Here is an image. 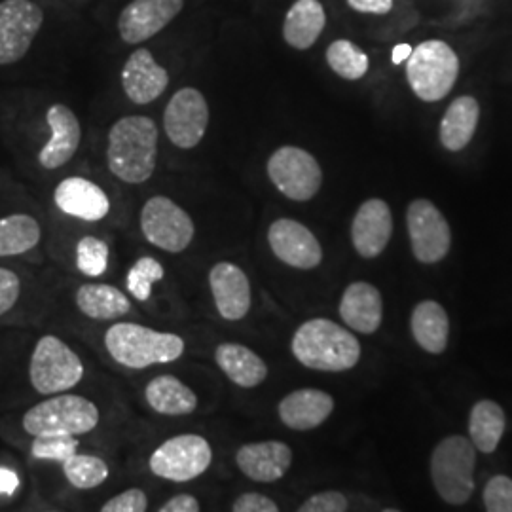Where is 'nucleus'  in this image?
<instances>
[{
	"label": "nucleus",
	"mask_w": 512,
	"mask_h": 512,
	"mask_svg": "<svg viewBox=\"0 0 512 512\" xmlns=\"http://www.w3.org/2000/svg\"><path fill=\"white\" fill-rule=\"evenodd\" d=\"M158 139V126L148 116L131 114L114 122L107 147L110 173L122 183H147L156 171Z\"/></svg>",
	"instance_id": "nucleus-1"
},
{
	"label": "nucleus",
	"mask_w": 512,
	"mask_h": 512,
	"mask_svg": "<svg viewBox=\"0 0 512 512\" xmlns=\"http://www.w3.org/2000/svg\"><path fill=\"white\" fill-rule=\"evenodd\" d=\"M293 355L300 365L321 372H344L359 363V340L330 319H310L294 332Z\"/></svg>",
	"instance_id": "nucleus-2"
},
{
	"label": "nucleus",
	"mask_w": 512,
	"mask_h": 512,
	"mask_svg": "<svg viewBox=\"0 0 512 512\" xmlns=\"http://www.w3.org/2000/svg\"><path fill=\"white\" fill-rule=\"evenodd\" d=\"M105 348L118 365L141 370L181 359L184 340L179 334L158 332L137 323H114L105 332Z\"/></svg>",
	"instance_id": "nucleus-3"
},
{
	"label": "nucleus",
	"mask_w": 512,
	"mask_h": 512,
	"mask_svg": "<svg viewBox=\"0 0 512 512\" xmlns=\"http://www.w3.org/2000/svg\"><path fill=\"white\" fill-rule=\"evenodd\" d=\"M459 57L444 40H425L406 59V80L425 103H437L456 86Z\"/></svg>",
	"instance_id": "nucleus-4"
},
{
	"label": "nucleus",
	"mask_w": 512,
	"mask_h": 512,
	"mask_svg": "<svg viewBox=\"0 0 512 512\" xmlns=\"http://www.w3.org/2000/svg\"><path fill=\"white\" fill-rule=\"evenodd\" d=\"M475 444L452 435L440 440L431 456V478L442 501L465 505L475 492Z\"/></svg>",
	"instance_id": "nucleus-5"
},
{
	"label": "nucleus",
	"mask_w": 512,
	"mask_h": 512,
	"mask_svg": "<svg viewBox=\"0 0 512 512\" xmlns=\"http://www.w3.org/2000/svg\"><path fill=\"white\" fill-rule=\"evenodd\" d=\"M23 429L33 435H54V433H67V435H86L93 431L99 423V410L97 406L80 397V395H65L57 393L52 399L35 404L23 416Z\"/></svg>",
	"instance_id": "nucleus-6"
},
{
	"label": "nucleus",
	"mask_w": 512,
	"mask_h": 512,
	"mask_svg": "<svg viewBox=\"0 0 512 512\" xmlns=\"http://www.w3.org/2000/svg\"><path fill=\"white\" fill-rule=\"evenodd\" d=\"M29 378L40 395H57L80 384L84 365L61 338L46 334L38 340L31 355Z\"/></svg>",
	"instance_id": "nucleus-7"
},
{
	"label": "nucleus",
	"mask_w": 512,
	"mask_h": 512,
	"mask_svg": "<svg viewBox=\"0 0 512 512\" xmlns=\"http://www.w3.org/2000/svg\"><path fill=\"white\" fill-rule=\"evenodd\" d=\"M275 188L293 202H310L323 184V169L315 156L300 147L277 148L266 165Z\"/></svg>",
	"instance_id": "nucleus-8"
},
{
	"label": "nucleus",
	"mask_w": 512,
	"mask_h": 512,
	"mask_svg": "<svg viewBox=\"0 0 512 512\" xmlns=\"http://www.w3.org/2000/svg\"><path fill=\"white\" fill-rule=\"evenodd\" d=\"M213 461L211 444L200 435H177L165 440L150 456V471L165 480L188 482L202 476Z\"/></svg>",
	"instance_id": "nucleus-9"
},
{
	"label": "nucleus",
	"mask_w": 512,
	"mask_h": 512,
	"mask_svg": "<svg viewBox=\"0 0 512 512\" xmlns=\"http://www.w3.org/2000/svg\"><path fill=\"white\" fill-rule=\"evenodd\" d=\"M141 230L154 247L165 253H183L196 234L192 217L165 196H154L143 205Z\"/></svg>",
	"instance_id": "nucleus-10"
},
{
	"label": "nucleus",
	"mask_w": 512,
	"mask_h": 512,
	"mask_svg": "<svg viewBox=\"0 0 512 512\" xmlns=\"http://www.w3.org/2000/svg\"><path fill=\"white\" fill-rule=\"evenodd\" d=\"M44 25V12L35 0L0 2V67L14 65L29 54Z\"/></svg>",
	"instance_id": "nucleus-11"
},
{
	"label": "nucleus",
	"mask_w": 512,
	"mask_h": 512,
	"mask_svg": "<svg viewBox=\"0 0 512 512\" xmlns=\"http://www.w3.org/2000/svg\"><path fill=\"white\" fill-rule=\"evenodd\" d=\"M209 128V105L196 88H181L169 99L164 112L167 139L177 148L190 150L203 141Z\"/></svg>",
	"instance_id": "nucleus-12"
},
{
	"label": "nucleus",
	"mask_w": 512,
	"mask_h": 512,
	"mask_svg": "<svg viewBox=\"0 0 512 512\" xmlns=\"http://www.w3.org/2000/svg\"><path fill=\"white\" fill-rule=\"evenodd\" d=\"M406 224L414 256L423 264H437L448 255L452 232L439 207L429 200H414L406 211Z\"/></svg>",
	"instance_id": "nucleus-13"
},
{
	"label": "nucleus",
	"mask_w": 512,
	"mask_h": 512,
	"mask_svg": "<svg viewBox=\"0 0 512 512\" xmlns=\"http://www.w3.org/2000/svg\"><path fill=\"white\" fill-rule=\"evenodd\" d=\"M184 0H131L120 12L118 33L131 44H143L177 18L183 12Z\"/></svg>",
	"instance_id": "nucleus-14"
},
{
	"label": "nucleus",
	"mask_w": 512,
	"mask_h": 512,
	"mask_svg": "<svg viewBox=\"0 0 512 512\" xmlns=\"http://www.w3.org/2000/svg\"><path fill=\"white\" fill-rule=\"evenodd\" d=\"M274 255L298 270H313L323 260V247L308 226L294 219H277L268 230Z\"/></svg>",
	"instance_id": "nucleus-15"
},
{
	"label": "nucleus",
	"mask_w": 512,
	"mask_h": 512,
	"mask_svg": "<svg viewBox=\"0 0 512 512\" xmlns=\"http://www.w3.org/2000/svg\"><path fill=\"white\" fill-rule=\"evenodd\" d=\"M209 287L222 319L241 321L251 310V283L234 262H219L209 272Z\"/></svg>",
	"instance_id": "nucleus-16"
},
{
	"label": "nucleus",
	"mask_w": 512,
	"mask_h": 512,
	"mask_svg": "<svg viewBox=\"0 0 512 512\" xmlns=\"http://www.w3.org/2000/svg\"><path fill=\"white\" fill-rule=\"evenodd\" d=\"M50 139L38 152V164L44 169H59L73 160L82 141V126L73 110L55 103L46 112Z\"/></svg>",
	"instance_id": "nucleus-17"
},
{
	"label": "nucleus",
	"mask_w": 512,
	"mask_h": 512,
	"mask_svg": "<svg viewBox=\"0 0 512 512\" xmlns=\"http://www.w3.org/2000/svg\"><path fill=\"white\" fill-rule=\"evenodd\" d=\"M391 234L393 217L389 205L380 198L366 200L351 222V241L355 251L363 258H376L384 253Z\"/></svg>",
	"instance_id": "nucleus-18"
},
{
	"label": "nucleus",
	"mask_w": 512,
	"mask_h": 512,
	"mask_svg": "<svg viewBox=\"0 0 512 512\" xmlns=\"http://www.w3.org/2000/svg\"><path fill=\"white\" fill-rule=\"evenodd\" d=\"M169 86V73L165 71L147 48H137L129 55L122 69V88L135 105H148L156 101Z\"/></svg>",
	"instance_id": "nucleus-19"
},
{
	"label": "nucleus",
	"mask_w": 512,
	"mask_h": 512,
	"mask_svg": "<svg viewBox=\"0 0 512 512\" xmlns=\"http://www.w3.org/2000/svg\"><path fill=\"white\" fill-rule=\"evenodd\" d=\"M236 463L247 478L260 484H272L291 469L293 450L281 440L251 442L239 448Z\"/></svg>",
	"instance_id": "nucleus-20"
},
{
	"label": "nucleus",
	"mask_w": 512,
	"mask_h": 512,
	"mask_svg": "<svg viewBox=\"0 0 512 512\" xmlns=\"http://www.w3.org/2000/svg\"><path fill=\"white\" fill-rule=\"evenodd\" d=\"M54 202L63 213L82 220H103L110 211L109 196L99 184L84 177H69L57 184Z\"/></svg>",
	"instance_id": "nucleus-21"
},
{
	"label": "nucleus",
	"mask_w": 512,
	"mask_h": 512,
	"mask_svg": "<svg viewBox=\"0 0 512 512\" xmlns=\"http://www.w3.org/2000/svg\"><path fill=\"white\" fill-rule=\"evenodd\" d=\"M334 399L321 389H296L277 406L279 420L293 431H310L329 420Z\"/></svg>",
	"instance_id": "nucleus-22"
},
{
	"label": "nucleus",
	"mask_w": 512,
	"mask_h": 512,
	"mask_svg": "<svg viewBox=\"0 0 512 512\" xmlns=\"http://www.w3.org/2000/svg\"><path fill=\"white\" fill-rule=\"evenodd\" d=\"M340 317L349 329L374 334L384 319L382 293L366 281L351 283L340 300Z\"/></svg>",
	"instance_id": "nucleus-23"
},
{
	"label": "nucleus",
	"mask_w": 512,
	"mask_h": 512,
	"mask_svg": "<svg viewBox=\"0 0 512 512\" xmlns=\"http://www.w3.org/2000/svg\"><path fill=\"white\" fill-rule=\"evenodd\" d=\"M327 12L319 0H296L283 21V38L294 50H310L323 35Z\"/></svg>",
	"instance_id": "nucleus-24"
},
{
	"label": "nucleus",
	"mask_w": 512,
	"mask_h": 512,
	"mask_svg": "<svg viewBox=\"0 0 512 512\" xmlns=\"http://www.w3.org/2000/svg\"><path fill=\"white\" fill-rule=\"evenodd\" d=\"M480 120V105L475 97L461 95L452 101V105L444 112L440 122V143L450 152H459L467 147L473 137Z\"/></svg>",
	"instance_id": "nucleus-25"
},
{
	"label": "nucleus",
	"mask_w": 512,
	"mask_h": 512,
	"mask_svg": "<svg viewBox=\"0 0 512 512\" xmlns=\"http://www.w3.org/2000/svg\"><path fill=\"white\" fill-rule=\"evenodd\" d=\"M215 361L220 370L243 389H253L268 378V366L253 349L226 342L215 349Z\"/></svg>",
	"instance_id": "nucleus-26"
},
{
	"label": "nucleus",
	"mask_w": 512,
	"mask_h": 512,
	"mask_svg": "<svg viewBox=\"0 0 512 512\" xmlns=\"http://www.w3.org/2000/svg\"><path fill=\"white\" fill-rule=\"evenodd\" d=\"M410 329L414 340L421 349L427 353L440 355L448 348L450 338V319L448 313L435 300H423L414 311L410 319Z\"/></svg>",
	"instance_id": "nucleus-27"
},
{
	"label": "nucleus",
	"mask_w": 512,
	"mask_h": 512,
	"mask_svg": "<svg viewBox=\"0 0 512 512\" xmlns=\"http://www.w3.org/2000/svg\"><path fill=\"white\" fill-rule=\"evenodd\" d=\"M145 399L154 412L164 416H186L198 408V395L171 374L154 378L145 389Z\"/></svg>",
	"instance_id": "nucleus-28"
},
{
	"label": "nucleus",
	"mask_w": 512,
	"mask_h": 512,
	"mask_svg": "<svg viewBox=\"0 0 512 512\" xmlns=\"http://www.w3.org/2000/svg\"><path fill=\"white\" fill-rule=\"evenodd\" d=\"M76 306L95 321H114L131 311L126 293L105 283H86L76 293Z\"/></svg>",
	"instance_id": "nucleus-29"
},
{
	"label": "nucleus",
	"mask_w": 512,
	"mask_h": 512,
	"mask_svg": "<svg viewBox=\"0 0 512 512\" xmlns=\"http://www.w3.org/2000/svg\"><path fill=\"white\" fill-rule=\"evenodd\" d=\"M507 418L499 404L482 399L473 406L469 418V435L482 454H494L505 433Z\"/></svg>",
	"instance_id": "nucleus-30"
},
{
	"label": "nucleus",
	"mask_w": 512,
	"mask_h": 512,
	"mask_svg": "<svg viewBox=\"0 0 512 512\" xmlns=\"http://www.w3.org/2000/svg\"><path fill=\"white\" fill-rule=\"evenodd\" d=\"M42 238L40 224L31 215H8L0 219V258L18 256L35 249Z\"/></svg>",
	"instance_id": "nucleus-31"
},
{
	"label": "nucleus",
	"mask_w": 512,
	"mask_h": 512,
	"mask_svg": "<svg viewBox=\"0 0 512 512\" xmlns=\"http://www.w3.org/2000/svg\"><path fill=\"white\" fill-rule=\"evenodd\" d=\"M325 59L330 69L344 80H361L370 67L368 55L351 40L340 38L330 42Z\"/></svg>",
	"instance_id": "nucleus-32"
},
{
	"label": "nucleus",
	"mask_w": 512,
	"mask_h": 512,
	"mask_svg": "<svg viewBox=\"0 0 512 512\" xmlns=\"http://www.w3.org/2000/svg\"><path fill=\"white\" fill-rule=\"evenodd\" d=\"M63 473L76 490H93L109 478V465L97 456L74 454L63 461Z\"/></svg>",
	"instance_id": "nucleus-33"
},
{
	"label": "nucleus",
	"mask_w": 512,
	"mask_h": 512,
	"mask_svg": "<svg viewBox=\"0 0 512 512\" xmlns=\"http://www.w3.org/2000/svg\"><path fill=\"white\" fill-rule=\"evenodd\" d=\"M164 274V266L156 258L152 256L139 258L128 272L126 285L129 293L133 294L139 302H147L152 296V285L162 281Z\"/></svg>",
	"instance_id": "nucleus-34"
},
{
	"label": "nucleus",
	"mask_w": 512,
	"mask_h": 512,
	"mask_svg": "<svg viewBox=\"0 0 512 512\" xmlns=\"http://www.w3.org/2000/svg\"><path fill=\"white\" fill-rule=\"evenodd\" d=\"M109 253V245L103 239L86 236L78 241L76 266L82 274L99 277L107 272Z\"/></svg>",
	"instance_id": "nucleus-35"
},
{
	"label": "nucleus",
	"mask_w": 512,
	"mask_h": 512,
	"mask_svg": "<svg viewBox=\"0 0 512 512\" xmlns=\"http://www.w3.org/2000/svg\"><path fill=\"white\" fill-rule=\"evenodd\" d=\"M80 442L74 435L67 433H54V435H40L35 437L31 454L33 458L46 459V461H65L78 452Z\"/></svg>",
	"instance_id": "nucleus-36"
},
{
	"label": "nucleus",
	"mask_w": 512,
	"mask_h": 512,
	"mask_svg": "<svg viewBox=\"0 0 512 512\" xmlns=\"http://www.w3.org/2000/svg\"><path fill=\"white\" fill-rule=\"evenodd\" d=\"M482 501L488 512H512V478L492 476L484 488Z\"/></svg>",
	"instance_id": "nucleus-37"
},
{
	"label": "nucleus",
	"mask_w": 512,
	"mask_h": 512,
	"mask_svg": "<svg viewBox=\"0 0 512 512\" xmlns=\"http://www.w3.org/2000/svg\"><path fill=\"white\" fill-rule=\"evenodd\" d=\"M148 509V497L141 488H129L126 492L109 499L101 512H145Z\"/></svg>",
	"instance_id": "nucleus-38"
},
{
	"label": "nucleus",
	"mask_w": 512,
	"mask_h": 512,
	"mask_svg": "<svg viewBox=\"0 0 512 512\" xmlns=\"http://www.w3.org/2000/svg\"><path fill=\"white\" fill-rule=\"evenodd\" d=\"M348 499L342 492L327 490L321 494L311 495L304 505H300V512H344L348 511Z\"/></svg>",
	"instance_id": "nucleus-39"
},
{
	"label": "nucleus",
	"mask_w": 512,
	"mask_h": 512,
	"mask_svg": "<svg viewBox=\"0 0 512 512\" xmlns=\"http://www.w3.org/2000/svg\"><path fill=\"white\" fill-rule=\"evenodd\" d=\"M19 294H21V281L18 274L8 268H0V315L8 313L16 306Z\"/></svg>",
	"instance_id": "nucleus-40"
},
{
	"label": "nucleus",
	"mask_w": 512,
	"mask_h": 512,
	"mask_svg": "<svg viewBox=\"0 0 512 512\" xmlns=\"http://www.w3.org/2000/svg\"><path fill=\"white\" fill-rule=\"evenodd\" d=\"M234 512H277L279 507L274 499L266 495L249 492V494L239 495L238 499L232 505Z\"/></svg>",
	"instance_id": "nucleus-41"
},
{
	"label": "nucleus",
	"mask_w": 512,
	"mask_h": 512,
	"mask_svg": "<svg viewBox=\"0 0 512 512\" xmlns=\"http://www.w3.org/2000/svg\"><path fill=\"white\" fill-rule=\"evenodd\" d=\"M349 8L359 14H372V16H385L393 10V0H346Z\"/></svg>",
	"instance_id": "nucleus-42"
},
{
	"label": "nucleus",
	"mask_w": 512,
	"mask_h": 512,
	"mask_svg": "<svg viewBox=\"0 0 512 512\" xmlns=\"http://www.w3.org/2000/svg\"><path fill=\"white\" fill-rule=\"evenodd\" d=\"M200 501L194 495L179 494L171 497L160 512H200Z\"/></svg>",
	"instance_id": "nucleus-43"
},
{
	"label": "nucleus",
	"mask_w": 512,
	"mask_h": 512,
	"mask_svg": "<svg viewBox=\"0 0 512 512\" xmlns=\"http://www.w3.org/2000/svg\"><path fill=\"white\" fill-rule=\"evenodd\" d=\"M19 488V478L16 473L0 467V494H14Z\"/></svg>",
	"instance_id": "nucleus-44"
},
{
	"label": "nucleus",
	"mask_w": 512,
	"mask_h": 512,
	"mask_svg": "<svg viewBox=\"0 0 512 512\" xmlns=\"http://www.w3.org/2000/svg\"><path fill=\"white\" fill-rule=\"evenodd\" d=\"M412 46L410 44H397L395 48H393V54H391V59H393V63L395 65H401L403 61H406L410 54H412Z\"/></svg>",
	"instance_id": "nucleus-45"
}]
</instances>
